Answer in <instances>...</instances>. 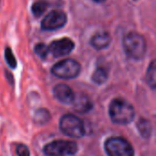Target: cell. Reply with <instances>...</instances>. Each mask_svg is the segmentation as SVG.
Returning <instances> with one entry per match:
<instances>
[{
    "label": "cell",
    "instance_id": "cell-1",
    "mask_svg": "<svg viewBox=\"0 0 156 156\" xmlns=\"http://www.w3.org/2000/svg\"><path fill=\"white\" fill-rule=\"evenodd\" d=\"M109 115L115 124L127 125L133 121L135 110L128 101L122 98H116L112 101L109 106Z\"/></svg>",
    "mask_w": 156,
    "mask_h": 156
},
{
    "label": "cell",
    "instance_id": "cell-2",
    "mask_svg": "<svg viewBox=\"0 0 156 156\" xmlns=\"http://www.w3.org/2000/svg\"><path fill=\"white\" fill-rule=\"evenodd\" d=\"M122 47L126 55L135 60L144 58L147 50L146 40L137 32H129L122 39Z\"/></svg>",
    "mask_w": 156,
    "mask_h": 156
},
{
    "label": "cell",
    "instance_id": "cell-3",
    "mask_svg": "<svg viewBox=\"0 0 156 156\" xmlns=\"http://www.w3.org/2000/svg\"><path fill=\"white\" fill-rule=\"evenodd\" d=\"M59 129L67 136L71 138H81L85 134L83 122L74 114H65L59 121Z\"/></svg>",
    "mask_w": 156,
    "mask_h": 156
},
{
    "label": "cell",
    "instance_id": "cell-4",
    "mask_svg": "<svg viewBox=\"0 0 156 156\" xmlns=\"http://www.w3.org/2000/svg\"><path fill=\"white\" fill-rule=\"evenodd\" d=\"M81 71L80 64L72 58H66L56 63L51 68V73L59 79L71 80L77 78Z\"/></svg>",
    "mask_w": 156,
    "mask_h": 156
},
{
    "label": "cell",
    "instance_id": "cell-5",
    "mask_svg": "<svg viewBox=\"0 0 156 156\" xmlns=\"http://www.w3.org/2000/svg\"><path fill=\"white\" fill-rule=\"evenodd\" d=\"M108 156H134L133 145L122 137H111L104 144Z\"/></svg>",
    "mask_w": 156,
    "mask_h": 156
},
{
    "label": "cell",
    "instance_id": "cell-6",
    "mask_svg": "<svg viewBox=\"0 0 156 156\" xmlns=\"http://www.w3.org/2000/svg\"><path fill=\"white\" fill-rule=\"evenodd\" d=\"M78 150L79 146L74 142L57 140L46 144L43 153L47 156H66L76 154Z\"/></svg>",
    "mask_w": 156,
    "mask_h": 156
},
{
    "label": "cell",
    "instance_id": "cell-7",
    "mask_svg": "<svg viewBox=\"0 0 156 156\" xmlns=\"http://www.w3.org/2000/svg\"><path fill=\"white\" fill-rule=\"evenodd\" d=\"M68 22V16L65 12L61 10H54L49 12L41 22V28L43 30H57L63 27Z\"/></svg>",
    "mask_w": 156,
    "mask_h": 156
},
{
    "label": "cell",
    "instance_id": "cell-8",
    "mask_svg": "<svg viewBox=\"0 0 156 156\" xmlns=\"http://www.w3.org/2000/svg\"><path fill=\"white\" fill-rule=\"evenodd\" d=\"M48 48V53L54 58H59L70 54L75 48V43L69 37H62L52 41Z\"/></svg>",
    "mask_w": 156,
    "mask_h": 156
},
{
    "label": "cell",
    "instance_id": "cell-9",
    "mask_svg": "<svg viewBox=\"0 0 156 156\" xmlns=\"http://www.w3.org/2000/svg\"><path fill=\"white\" fill-rule=\"evenodd\" d=\"M54 97L64 104H71L75 98V93L72 89L66 84H58L53 88Z\"/></svg>",
    "mask_w": 156,
    "mask_h": 156
},
{
    "label": "cell",
    "instance_id": "cell-10",
    "mask_svg": "<svg viewBox=\"0 0 156 156\" xmlns=\"http://www.w3.org/2000/svg\"><path fill=\"white\" fill-rule=\"evenodd\" d=\"M71 104L73 110L79 113H87L93 107L92 101H90V97L84 93L75 94L74 101Z\"/></svg>",
    "mask_w": 156,
    "mask_h": 156
},
{
    "label": "cell",
    "instance_id": "cell-11",
    "mask_svg": "<svg viewBox=\"0 0 156 156\" xmlns=\"http://www.w3.org/2000/svg\"><path fill=\"white\" fill-rule=\"evenodd\" d=\"M111 42H112L111 34L107 31H104V30H101V31L95 33L90 40L91 47L95 49H98V50H101V49L107 48L111 44Z\"/></svg>",
    "mask_w": 156,
    "mask_h": 156
},
{
    "label": "cell",
    "instance_id": "cell-12",
    "mask_svg": "<svg viewBox=\"0 0 156 156\" xmlns=\"http://www.w3.org/2000/svg\"><path fill=\"white\" fill-rule=\"evenodd\" d=\"M136 126H137V130L140 133L141 136H143L145 139H148L151 137L152 133H153V126L148 120H146L144 118H141L138 121Z\"/></svg>",
    "mask_w": 156,
    "mask_h": 156
},
{
    "label": "cell",
    "instance_id": "cell-13",
    "mask_svg": "<svg viewBox=\"0 0 156 156\" xmlns=\"http://www.w3.org/2000/svg\"><path fill=\"white\" fill-rule=\"evenodd\" d=\"M91 80L95 84L101 85V84L105 83L108 80V71L102 67H98L94 70V72L91 76Z\"/></svg>",
    "mask_w": 156,
    "mask_h": 156
},
{
    "label": "cell",
    "instance_id": "cell-14",
    "mask_svg": "<svg viewBox=\"0 0 156 156\" xmlns=\"http://www.w3.org/2000/svg\"><path fill=\"white\" fill-rule=\"evenodd\" d=\"M49 120H50V113H49V112L47 109L40 108V109H37L35 112V114H34V117H33V121L37 124H40V125L45 124Z\"/></svg>",
    "mask_w": 156,
    "mask_h": 156
},
{
    "label": "cell",
    "instance_id": "cell-15",
    "mask_svg": "<svg viewBox=\"0 0 156 156\" xmlns=\"http://www.w3.org/2000/svg\"><path fill=\"white\" fill-rule=\"evenodd\" d=\"M146 82L147 84L153 89L154 90L156 86V65H155V60H152L151 64L148 67L147 72H146Z\"/></svg>",
    "mask_w": 156,
    "mask_h": 156
},
{
    "label": "cell",
    "instance_id": "cell-16",
    "mask_svg": "<svg viewBox=\"0 0 156 156\" xmlns=\"http://www.w3.org/2000/svg\"><path fill=\"white\" fill-rule=\"evenodd\" d=\"M48 4L46 1L38 0L32 5L31 11L36 17H39L46 12V10L48 9Z\"/></svg>",
    "mask_w": 156,
    "mask_h": 156
},
{
    "label": "cell",
    "instance_id": "cell-17",
    "mask_svg": "<svg viewBox=\"0 0 156 156\" xmlns=\"http://www.w3.org/2000/svg\"><path fill=\"white\" fill-rule=\"evenodd\" d=\"M5 61L7 63V65L11 68V69H16V65H17V62H16V59L12 52V49L9 48V47H6L5 49Z\"/></svg>",
    "mask_w": 156,
    "mask_h": 156
},
{
    "label": "cell",
    "instance_id": "cell-18",
    "mask_svg": "<svg viewBox=\"0 0 156 156\" xmlns=\"http://www.w3.org/2000/svg\"><path fill=\"white\" fill-rule=\"evenodd\" d=\"M34 49H35L36 54L39 58H41L42 59H46L47 57H48V55L49 54L48 53V48L44 43H38V44H37L35 46V48Z\"/></svg>",
    "mask_w": 156,
    "mask_h": 156
},
{
    "label": "cell",
    "instance_id": "cell-19",
    "mask_svg": "<svg viewBox=\"0 0 156 156\" xmlns=\"http://www.w3.org/2000/svg\"><path fill=\"white\" fill-rule=\"evenodd\" d=\"M16 153L18 156H30V153L28 148L22 144H19L16 147Z\"/></svg>",
    "mask_w": 156,
    "mask_h": 156
},
{
    "label": "cell",
    "instance_id": "cell-20",
    "mask_svg": "<svg viewBox=\"0 0 156 156\" xmlns=\"http://www.w3.org/2000/svg\"><path fill=\"white\" fill-rule=\"evenodd\" d=\"M93 1H95V2H97V3H102V2H104L105 0H93Z\"/></svg>",
    "mask_w": 156,
    "mask_h": 156
}]
</instances>
